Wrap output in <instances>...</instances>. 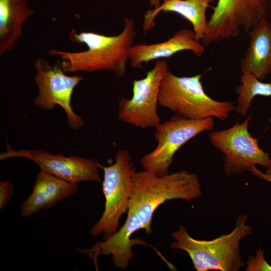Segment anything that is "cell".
I'll list each match as a JSON object with an SVG mask.
<instances>
[{"mask_svg": "<svg viewBox=\"0 0 271 271\" xmlns=\"http://www.w3.org/2000/svg\"><path fill=\"white\" fill-rule=\"evenodd\" d=\"M124 26L116 36H108L99 33L71 30L70 40L78 44H85L88 49L78 52H68L56 49L49 50L53 56L62 60L61 66L66 72H88L107 70L119 77L124 75L129 51L136 36L133 19H124Z\"/></svg>", "mask_w": 271, "mask_h": 271, "instance_id": "6da1fadb", "label": "cell"}, {"mask_svg": "<svg viewBox=\"0 0 271 271\" xmlns=\"http://www.w3.org/2000/svg\"><path fill=\"white\" fill-rule=\"evenodd\" d=\"M201 194L200 180L194 173L182 170L158 175L144 170L133 175L129 205L137 211L149 235L152 233L154 213L161 204L172 199L190 201Z\"/></svg>", "mask_w": 271, "mask_h": 271, "instance_id": "7a4b0ae2", "label": "cell"}, {"mask_svg": "<svg viewBox=\"0 0 271 271\" xmlns=\"http://www.w3.org/2000/svg\"><path fill=\"white\" fill-rule=\"evenodd\" d=\"M247 220L246 215H240L230 232L209 240L192 237L185 226L179 225L178 229L171 234L174 240L170 247L187 252L197 271H237L244 267L240 241L253 231Z\"/></svg>", "mask_w": 271, "mask_h": 271, "instance_id": "3957f363", "label": "cell"}, {"mask_svg": "<svg viewBox=\"0 0 271 271\" xmlns=\"http://www.w3.org/2000/svg\"><path fill=\"white\" fill-rule=\"evenodd\" d=\"M202 74L179 77L169 69L164 75L158 95V105L189 119L209 117L224 121L236 109L233 102L218 101L205 92Z\"/></svg>", "mask_w": 271, "mask_h": 271, "instance_id": "277c9868", "label": "cell"}, {"mask_svg": "<svg viewBox=\"0 0 271 271\" xmlns=\"http://www.w3.org/2000/svg\"><path fill=\"white\" fill-rule=\"evenodd\" d=\"M114 158L113 164L101 166L104 171L102 192L105 199V208L102 216L89 231L94 237L103 234V240L116 232L120 218L128 211L132 176L136 171L127 151L118 150Z\"/></svg>", "mask_w": 271, "mask_h": 271, "instance_id": "5b68a950", "label": "cell"}, {"mask_svg": "<svg viewBox=\"0 0 271 271\" xmlns=\"http://www.w3.org/2000/svg\"><path fill=\"white\" fill-rule=\"evenodd\" d=\"M214 128L212 117L189 119L176 115L155 128L157 146L143 157L140 163L144 170L158 175L169 174L174 156L180 148L199 133Z\"/></svg>", "mask_w": 271, "mask_h": 271, "instance_id": "8992f818", "label": "cell"}, {"mask_svg": "<svg viewBox=\"0 0 271 271\" xmlns=\"http://www.w3.org/2000/svg\"><path fill=\"white\" fill-rule=\"evenodd\" d=\"M252 115L229 128L209 133L211 144L223 154L225 174L232 176L249 171L257 165L271 167L269 154L261 149L257 140L250 134L248 125Z\"/></svg>", "mask_w": 271, "mask_h": 271, "instance_id": "52a82bcc", "label": "cell"}, {"mask_svg": "<svg viewBox=\"0 0 271 271\" xmlns=\"http://www.w3.org/2000/svg\"><path fill=\"white\" fill-rule=\"evenodd\" d=\"M168 69L167 63L158 60L146 76L132 82V96L123 98L118 104L119 120L142 129L155 128L161 118L157 112L161 81Z\"/></svg>", "mask_w": 271, "mask_h": 271, "instance_id": "ba28073f", "label": "cell"}, {"mask_svg": "<svg viewBox=\"0 0 271 271\" xmlns=\"http://www.w3.org/2000/svg\"><path fill=\"white\" fill-rule=\"evenodd\" d=\"M36 74L35 82L38 87V95L34 99L40 108L52 109L60 105L67 115L70 127L77 130L84 124L83 118L76 114L71 106V96L75 87L83 80L79 75L68 76L61 65L51 66L43 58L34 63Z\"/></svg>", "mask_w": 271, "mask_h": 271, "instance_id": "9c48e42d", "label": "cell"}, {"mask_svg": "<svg viewBox=\"0 0 271 271\" xmlns=\"http://www.w3.org/2000/svg\"><path fill=\"white\" fill-rule=\"evenodd\" d=\"M7 147V152L1 155V159L10 157L26 158L34 161L41 170L70 182H101L98 172L101 165L96 160L77 156L65 157L61 153L52 155L43 150L15 151L9 147L8 144Z\"/></svg>", "mask_w": 271, "mask_h": 271, "instance_id": "30bf717a", "label": "cell"}, {"mask_svg": "<svg viewBox=\"0 0 271 271\" xmlns=\"http://www.w3.org/2000/svg\"><path fill=\"white\" fill-rule=\"evenodd\" d=\"M127 217L123 225L116 232L102 241H98L89 248L76 249L91 258L95 266L100 255L112 256L115 267L124 269L133 256L132 248L136 245H148L139 238H131L138 230L144 229V226L134 208L129 205Z\"/></svg>", "mask_w": 271, "mask_h": 271, "instance_id": "8fae6325", "label": "cell"}, {"mask_svg": "<svg viewBox=\"0 0 271 271\" xmlns=\"http://www.w3.org/2000/svg\"><path fill=\"white\" fill-rule=\"evenodd\" d=\"M182 51H191L198 57L204 54L205 47L196 40L193 30L180 29L172 37L162 43L133 45L129 51V60L132 67L142 69L144 63L168 58Z\"/></svg>", "mask_w": 271, "mask_h": 271, "instance_id": "7c38bea8", "label": "cell"}, {"mask_svg": "<svg viewBox=\"0 0 271 271\" xmlns=\"http://www.w3.org/2000/svg\"><path fill=\"white\" fill-rule=\"evenodd\" d=\"M78 190V183L41 170L37 175L31 194L21 205V216L27 217L41 210L48 209L74 195Z\"/></svg>", "mask_w": 271, "mask_h": 271, "instance_id": "4fadbf2b", "label": "cell"}, {"mask_svg": "<svg viewBox=\"0 0 271 271\" xmlns=\"http://www.w3.org/2000/svg\"><path fill=\"white\" fill-rule=\"evenodd\" d=\"M248 34V45L240 60L241 71L262 81L271 73V22L260 21Z\"/></svg>", "mask_w": 271, "mask_h": 271, "instance_id": "5bb4252c", "label": "cell"}, {"mask_svg": "<svg viewBox=\"0 0 271 271\" xmlns=\"http://www.w3.org/2000/svg\"><path fill=\"white\" fill-rule=\"evenodd\" d=\"M214 0H163L160 6L148 11L144 16L143 29L146 34L156 26L155 20L161 12L176 13L192 25L197 41H202L208 29L206 11Z\"/></svg>", "mask_w": 271, "mask_h": 271, "instance_id": "9a60e30c", "label": "cell"}, {"mask_svg": "<svg viewBox=\"0 0 271 271\" xmlns=\"http://www.w3.org/2000/svg\"><path fill=\"white\" fill-rule=\"evenodd\" d=\"M28 0H0V57L12 51L23 35L24 22L35 13Z\"/></svg>", "mask_w": 271, "mask_h": 271, "instance_id": "2e32d148", "label": "cell"}, {"mask_svg": "<svg viewBox=\"0 0 271 271\" xmlns=\"http://www.w3.org/2000/svg\"><path fill=\"white\" fill-rule=\"evenodd\" d=\"M235 92L237 94L236 112L245 116L255 96H271V83L262 82L249 72L242 73L240 84L236 87Z\"/></svg>", "mask_w": 271, "mask_h": 271, "instance_id": "e0dca14e", "label": "cell"}, {"mask_svg": "<svg viewBox=\"0 0 271 271\" xmlns=\"http://www.w3.org/2000/svg\"><path fill=\"white\" fill-rule=\"evenodd\" d=\"M245 271H271V265L264 257V250L261 247L256 250L255 255L248 256Z\"/></svg>", "mask_w": 271, "mask_h": 271, "instance_id": "ac0fdd59", "label": "cell"}, {"mask_svg": "<svg viewBox=\"0 0 271 271\" xmlns=\"http://www.w3.org/2000/svg\"><path fill=\"white\" fill-rule=\"evenodd\" d=\"M14 188L9 182L3 180L0 182V209L2 210L13 196Z\"/></svg>", "mask_w": 271, "mask_h": 271, "instance_id": "d6986e66", "label": "cell"}, {"mask_svg": "<svg viewBox=\"0 0 271 271\" xmlns=\"http://www.w3.org/2000/svg\"><path fill=\"white\" fill-rule=\"evenodd\" d=\"M249 171L259 178L271 183V167L267 168L265 173L259 171L255 166L253 167Z\"/></svg>", "mask_w": 271, "mask_h": 271, "instance_id": "ffe728a7", "label": "cell"}, {"mask_svg": "<svg viewBox=\"0 0 271 271\" xmlns=\"http://www.w3.org/2000/svg\"><path fill=\"white\" fill-rule=\"evenodd\" d=\"M161 0H150L151 6H154L155 9L158 8L160 5Z\"/></svg>", "mask_w": 271, "mask_h": 271, "instance_id": "44dd1931", "label": "cell"}]
</instances>
